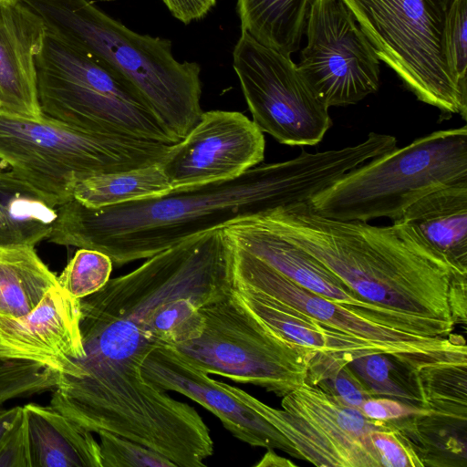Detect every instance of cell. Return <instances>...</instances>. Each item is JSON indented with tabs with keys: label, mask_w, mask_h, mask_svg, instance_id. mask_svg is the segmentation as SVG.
Instances as JSON below:
<instances>
[{
	"label": "cell",
	"mask_w": 467,
	"mask_h": 467,
	"mask_svg": "<svg viewBox=\"0 0 467 467\" xmlns=\"http://www.w3.org/2000/svg\"><path fill=\"white\" fill-rule=\"evenodd\" d=\"M234 285L233 246L223 229L190 237L78 299L84 354L60 377L50 406L92 433L109 431L161 454L175 467H203L210 430L189 404L149 383L148 355L163 346L161 306L182 295Z\"/></svg>",
	"instance_id": "obj_1"
},
{
	"label": "cell",
	"mask_w": 467,
	"mask_h": 467,
	"mask_svg": "<svg viewBox=\"0 0 467 467\" xmlns=\"http://www.w3.org/2000/svg\"><path fill=\"white\" fill-rule=\"evenodd\" d=\"M315 188L314 169L299 154L282 162L258 164L232 180L99 209L71 197L58 205L47 240L100 251L113 265L121 266L241 219L307 202Z\"/></svg>",
	"instance_id": "obj_2"
},
{
	"label": "cell",
	"mask_w": 467,
	"mask_h": 467,
	"mask_svg": "<svg viewBox=\"0 0 467 467\" xmlns=\"http://www.w3.org/2000/svg\"><path fill=\"white\" fill-rule=\"evenodd\" d=\"M250 218L313 255L362 299L455 327L451 296L457 285L467 282V274L401 226L327 218L308 202Z\"/></svg>",
	"instance_id": "obj_3"
},
{
	"label": "cell",
	"mask_w": 467,
	"mask_h": 467,
	"mask_svg": "<svg viewBox=\"0 0 467 467\" xmlns=\"http://www.w3.org/2000/svg\"><path fill=\"white\" fill-rule=\"evenodd\" d=\"M23 1L47 31L124 76L177 142L198 123L201 67L176 60L169 39L133 32L88 0Z\"/></svg>",
	"instance_id": "obj_4"
},
{
	"label": "cell",
	"mask_w": 467,
	"mask_h": 467,
	"mask_svg": "<svg viewBox=\"0 0 467 467\" xmlns=\"http://www.w3.org/2000/svg\"><path fill=\"white\" fill-rule=\"evenodd\" d=\"M36 72L39 105L50 118L90 133L177 142L124 76L47 30Z\"/></svg>",
	"instance_id": "obj_5"
},
{
	"label": "cell",
	"mask_w": 467,
	"mask_h": 467,
	"mask_svg": "<svg viewBox=\"0 0 467 467\" xmlns=\"http://www.w3.org/2000/svg\"><path fill=\"white\" fill-rule=\"evenodd\" d=\"M467 182V127L437 130L344 174L308 203L325 217L400 218L424 195Z\"/></svg>",
	"instance_id": "obj_6"
},
{
	"label": "cell",
	"mask_w": 467,
	"mask_h": 467,
	"mask_svg": "<svg viewBox=\"0 0 467 467\" xmlns=\"http://www.w3.org/2000/svg\"><path fill=\"white\" fill-rule=\"evenodd\" d=\"M171 145L90 133L45 114L0 110V161L59 205L72 197L79 181L156 164Z\"/></svg>",
	"instance_id": "obj_7"
},
{
	"label": "cell",
	"mask_w": 467,
	"mask_h": 467,
	"mask_svg": "<svg viewBox=\"0 0 467 467\" xmlns=\"http://www.w3.org/2000/svg\"><path fill=\"white\" fill-rule=\"evenodd\" d=\"M379 60L441 116L467 115V88L452 73L446 31L456 0H342Z\"/></svg>",
	"instance_id": "obj_8"
},
{
	"label": "cell",
	"mask_w": 467,
	"mask_h": 467,
	"mask_svg": "<svg viewBox=\"0 0 467 467\" xmlns=\"http://www.w3.org/2000/svg\"><path fill=\"white\" fill-rule=\"evenodd\" d=\"M202 334L176 348L193 367L284 397L306 380L312 353L254 316L234 289L201 307Z\"/></svg>",
	"instance_id": "obj_9"
},
{
	"label": "cell",
	"mask_w": 467,
	"mask_h": 467,
	"mask_svg": "<svg viewBox=\"0 0 467 467\" xmlns=\"http://www.w3.org/2000/svg\"><path fill=\"white\" fill-rule=\"evenodd\" d=\"M223 385L286 438L301 460L319 467L381 466L370 432L395 428L391 421L368 419L306 382L282 397V409L270 407L242 389Z\"/></svg>",
	"instance_id": "obj_10"
},
{
	"label": "cell",
	"mask_w": 467,
	"mask_h": 467,
	"mask_svg": "<svg viewBox=\"0 0 467 467\" xmlns=\"http://www.w3.org/2000/svg\"><path fill=\"white\" fill-rule=\"evenodd\" d=\"M233 67L253 122L279 143L313 146L332 126L327 107L315 95L289 56L266 47L241 31Z\"/></svg>",
	"instance_id": "obj_11"
},
{
	"label": "cell",
	"mask_w": 467,
	"mask_h": 467,
	"mask_svg": "<svg viewBox=\"0 0 467 467\" xmlns=\"http://www.w3.org/2000/svg\"><path fill=\"white\" fill-rule=\"evenodd\" d=\"M232 244L235 280L301 310L329 327L371 343L381 352L417 368L467 361L466 343L461 336L424 337L371 320L308 291L262 260Z\"/></svg>",
	"instance_id": "obj_12"
},
{
	"label": "cell",
	"mask_w": 467,
	"mask_h": 467,
	"mask_svg": "<svg viewBox=\"0 0 467 467\" xmlns=\"http://www.w3.org/2000/svg\"><path fill=\"white\" fill-rule=\"evenodd\" d=\"M297 69L327 107L356 104L379 87V58L342 0H313Z\"/></svg>",
	"instance_id": "obj_13"
},
{
	"label": "cell",
	"mask_w": 467,
	"mask_h": 467,
	"mask_svg": "<svg viewBox=\"0 0 467 467\" xmlns=\"http://www.w3.org/2000/svg\"><path fill=\"white\" fill-rule=\"evenodd\" d=\"M265 148L263 132L245 115L210 110L158 165L172 190L181 191L240 176L263 161Z\"/></svg>",
	"instance_id": "obj_14"
},
{
	"label": "cell",
	"mask_w": 467,
	"mask_h": 467,
	"mask_svg": "<svg viewBox=\"0 0 467 467\" xmlns=\"http://www.w3.org/2000/svg\"><path fill=\"white\" fill-rule=\"evenodd\" d=\"M223 229L236 246L314 294L347 306L367 318L406 332L432 337L438 330V323L434 319L385 308L362 299L313 255L250 217Z\"/></svg>",
	"instance_id": "obj_15"
},
{
	"label": "cell",
	"mask_w": 467,
	"mask_h": 467,
	"mask_svg": "<svg viewBox=\"0 0 467 467\" xmlns=\"http://www.w3.org/2000/svg\"><path fill=\"white\" fill-rule=\"evenodd\" d=\"M142 375L156 389L179 392L201 404L238 440L300 459L275 428L230 393L223 381L214 380L193 367L175 348L161 346L152 350L143 362Z\"/></svg>",
	"instance_id": "obj_16"
},
{
	"label": "cell",
	"mask_w": 467,
	"mask_h": 467,
	"mask_svg": "<svg viewBox=\"0 0 467 467\" xmlns=\"http://www.w3.org/2000/svg\"><path fill=\"white\" fill-rule=\"evenodd\" d=\"M78 299L59 285L50 289L28 314H0V362L46 368L60 377L84 354L78 326Z\"/></svg>",
	"instance_id": "obj_17"
},
{
	"label": "cell",
	"mask_w": 467,
	"mask_h": 467,
	"mask_svg": "<svg viewBox=\"0 0 467 467\" xmlns=\"http://www.w3.org/2000/svg\"><path fill=\"white\" fill-rule=\"evenodd\" d=\"M47 28L23 0H0V110L37 118L36 57Z\"/></svg>",
	"instance_id": "obj_18"
},
{
	"label": "cell",
	"mask_w": 467,
	"mask_h": 467,
	"mask_svg": "<svg viewBox=\"0 0 467 467\" xmlns=\"http://www.w3.org/2000/svg\"><path fill=\"white\" fill-rule=\"evenodd\" d=\"M392 223L454 269L467 274V182L424 195Z\"/></svg>",
	"instance_id": "obj_19"
},
{
	"label": "cell",
	"mask_w": 467,
	"mask_h": 467,
	"mask_svg": "<svg viewBox=\"0 0 467 467\" xmlns=\"http://www.w3.org/2000/svg\"><path fill=\"white\" fill-rule=\"evenodd\" d=\"M234 291L273 331L307 352L335 354L349 361L365 354L381 352L373 344L329 327L301 310L235 279Z\"/></svg>",
	"instance_id": "obj_20"
},
{
	"label": "cell",
	"mask_w": 467,
	"mask_h": 467,
	"mask_svg": "<svg viewBox=\"0 0 467 467\" xmlns=\"http://www.w3.org/2000/svg\"><path fill=\"white\" fill-rule=\"evenodd\" d=\"M32 467H101L93 433L49 406H23Z\"/></svg>",
	"instance_id": "obj_21"
},
{
	"label": "cell",
	"mask_w": 467,
	"mask_h": 467,
	"mask_svg": "<svg viewBox=\"0 0 467 467\" xmlns=\"http://www.w3.org/2000/svg\"><path fill=\"white\" fill-rule=\"evenodd\" d=\"M58 205L15 171H0V246H35L47 239Z\"/></svg>",
	"instance_id": "obj_22"
},
{
	"label": "cell",
	"mask_w": 467,
	"mask_h": 467,
	"mask_svg": "<svg viewBox=\"0 0 467 467\" xmlns=\"http://www.w3.org/2000/svg\"><path fill=\"white\" fill-rule=\"evenodd\" d=\"M313 0H237L241 31L291 56L299 49Z\"/></svg>",
	"instance_id": "obj_23"
},
{
	"label": "cell",
	"mask_w": 467,
	"mask_h": 467,
	"mask_svg": "<svg viewBox=\"0 0 467 467\" xmlns=\"http://www.w3.org/2000/svg\"><path fill=\"white\" fill-rule=\"evenodd\" d=\"M57 285V276L35 246H0V314L23 317Z\"/></svg>",
	"instance_id": "obj_24"
},
{
	"label": "cell",
	"mask_w": 467,
	"mask_h": 467,
	"mask_svg": "<svg viewBox=\"0 0 467 467\" xmlns=\"http://www.w3.org/2000/svg\"><path fill=\"white\" fill-rule=\"evenodd\" d=\"M171 191L156 163L85 178L74 186L72 198L88 208L99 209L161 196Z\"/></svg>",
	"instance_id": "obj_25"
},
{
	"label": "cell",
	"mask_w": 467,
	"mask_h": 467,
	"mask_svg": "<svg viewBox=\"0 0 467 467\" xmlns=\"http://www.w3.org/2000/svg\"><path fill=\"white\" fill-rule=\"evenodd\" d=\"M348 366L374 397H387L425 410L420 377L422 368L383 352L355 358Z\"/></svg>",
	"instance_id": "obj_26"
},
{
	"label": "cell",
	"mask_w": 467,
	"mask_h": 467,
	"mask_svg": "<svg viewBox=\"0 0 467 467\" xmlns=\"http://www.w3.org/2000/svg\"><path fill=\"white\" fill-rule=\"evenodd\" d=\"M348 362V359L335 354L314 352L309 358L305 382L358 409L363 401L374 396Z\"/></svg>",
	"instance_id": "obj_27"
},
{
	"label": "cell",
	"mask_w": 467,
	"mask_h": 467,
	"mask_svg": "<svg viewBox=\"0 0 467 467\" xmlns=\"http://www.w3.org/2000/svg\"><path fill=\"white\" fill-rule=\"evenodd\" d=\"M113 263L106 254L79 248L57 276L58 285L76 299L94 294L109 280Z\"/></svg>",
	"instance_id": "obj_28"
},
{
	"label": "cell",
	"mask_w": 467,
	"mask_h": 467,
	"mask_svg": "<svg viewBox=\"0 0 467 467\" xmlns=\"http://www.w3.org/2000/svg\"><path fill=\"white\" fill-rule=\"evenodd\" d=\"M60 376L46 368L16 361L0 362V405L5 400L55 390Z\"/></svg>",
	"instance_id": "obj_29"
},
{
	"label": "cell",
	"mask_w": 467,
	"mask_h": 467,
	"mask_svg": "<svg viewBox=\"0 0 467 467\" xmlns=\"http://www.w3.org/2000/svg\"><path fill=\"white\" fill-rule=\"evenodd\" d=\"M101 467H175L161 454L134 441L100 431Z\"/></svg>",
	"instance_id": "obj_30"
},
{
	"label": "cell",
	"mask_w": 467,
	"mask_h": 467,
	"mask_svg": "<svg viewBox=\"0 0 467 467\" xmlns=\"http://www.w3.org/2000/svg\"><path fill=\"white\" fill-rule=\"evenodd\" d=\"M446 42L450 65L460 85L467 88V0H456L450 13Z\"/></svg>",
	"instance_id": "obj_31"
},
{
	"label": "cell",
	"mask_w": 467,
	"mask_h": 467,
	"mask_svg": "<svg viewBox=\"0 0 467 467\" xmlns=\"http://www.w3.org/2000/svg\"><path fill=\"white\" fill-rule=\"evenodd\" d=\"M370 439L385 467H423L410 441L398 429L377 430Z\"/></svg>",
	"instance_id": "obj_32"
},
{
	"label": "cell",
	"mask_w": 467,
	"mask_h": 467,
	"mask_svg": "<svg viewBox=\"0 0 467 467\" xmlns=\"http://www.w3.org/2000/svg\"><path fill=\"white\" fill-rule=\"evenodd\" d=\"M0 467H32L27 424L22 410L0 441Z\"/></svg>",
	"instance_id": "obj_33"
},
{
	"label": "cell",
	"mask_w": 467,
	"mask_h": 467,
	"mask_svg": "<svg viewBox=\"0 0 467 467\" xmlns=\"http://www.w3.org/2000/svg\"><path fill=\"white\" fill-rule=\"evenodd\" d=\"M358 410L368 419L381 421H393L426 411L387 397H371L363 401Z\"/></svg>",
	"instance_id": "obj_34"
},
{
	"label": "cell",
	"mask_w": 467,
	"mask_h": 467,
	"mask_svg": "<svg viewBox=\"0 0 467 467\" xmlns=\"http://www.w3.org/2000/svg\"><path fill=\"white\" fill-rule=\"evenodd\" d=\"M170 12L184 24L202 18L216 0H162Z\"/></svg>",
	"instance_id": "obj_35"
},
{
	"label": "cell",
	"mask_w": 467,
	"mask_h": 467,
	"mask_svg": "<svg viewBox=\"0 0 467 467\" xmlns=\"http://www.w3.org/2000/svg\"><path fill=\"white\" fill-rule=\"evenodd\" d=\"M22 407L16 406L10 409L0 408V441L11 429L19 416Z\"/></svg>",
	"instance_id": "obj_36"
},
{
	"label": "cell",
	"mask_w": 467,
	"mask_h": 467,
	"mask_svg": "<svg viewBox=\"0 0 467 467\" xmlns=\"http://www.w3.org/2000/svg\"><path fill=\"white\" fill-rule=\"evenodd\" d=\"M256 467H287L296 466V463L278 455L274 449H267V452L263 456L261 461L255 464Z\"/></svg>",
	"instance_id": "obj_37"
}]
</instances>
